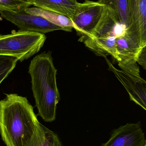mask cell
<instances>
[{"label":"cell","instance_id":"obj_8","mask_svg":"<svg viewBox=\"0 0 146 146\" xmlns=\"http://www.w3.org/2000/svg\"><path fill=\"white\" fill-rule=\"evenodd\" d=\"M146 139L140 122L127 123L114 129L101 146H145Z\"/></svg>","mask_w":146,"mask_h":146},{"label":"cell","instance_id":"obj_13","mask_svg":"<svg viewBox=\"0 0 146 146\" xmlns=\"http://www.w3.org/2000/svg\"><path fill=\"white\" fill-rule=\"evenodd\" d=\"M101 4L108 6L115 13L120 23L128 25L127 0H98Z\"/></svg>","mask_w":146,"mask_h":146},{"label":"cell","instance_id":"obj_10","mask_svg":"<svg viewBox=\"0 0 146 146\" xmlns=\"http://www.w3.org/2000/svg\"><path fill=\"white\" fill-rule=\"evenodd\" d=\"M79 2L77 0H34V7L72 17Z\"/></svg>","mask_w":146,"mask_h":146},{"label":"cell","instance_id":"obj_4","mask_svg":"<svg viewBox=\"0 0 146 146\" xmlns=\"http://www.w3.org/2000/svg\"><path fill=\"white\" fill-rule=\"evenodd\" d=\"M105 5L98 2L85 0L78 3L74 14L71 18L80 37L79 41L91 37L97 27L104 12Z\"/></svg>","mask_w":146,"mask_h":146},{"label":"cell","instance_id":"obj_5","mask_svg":"<svg viewBox=\"0 0 146 146\" xmlns=\"http://www.w3.org/2000/svg\"><path fill=\"white\" fill-rule=\"evenodd\" d=\"M0 14L2 18L13 23L21 31L42 34L59 30L69 32L66 28L56 25L41 16L28 13L25 10L17 13L3 11Z\"/></svg>","mask_w":146,"mask_h":146},{"label":"cell","instance_id":"obj_14","mask_svg":"<svg viewBox=\"0 0 146 146\" xmlns=\"http://www.w3.org/2000/svg\"><path fill=\"white\" fill-rule=\"evenodd\" d=\"M34 0H0V13H19L34 5Z\"/></svg>","mask_w":146,"mask_h":146},{"label":"cell","instance_id":"obj_18","mask_svg":"<svg viewBox=\"0 0 146 146\" xmlns=\"http://www.w3.org/2000/svg\"><path fill=\"white\" fill-rule=\"evenodd\" d=\"M145 146H146V141L145 145Z\"/></svg>","mask_w":146,"mask_h":146},{"label":"cell","instance_id":"obj_15","mask_svg":"<svg viewBox=\"0 0 146 146\" xmlns=\"http://www.w3.org/2000/svg\"><path fill=\"white\" fill-rule=\"evenodd\" d=\"M18 62L15 57L0 56V85L13 72Z\"/></svg>","mask_w":146,"mask_h":146},{"label":"cell","instance_id":"obj_16","mask_svg":"<svg viewBox=\"0 0 146 146\" xmlns=\"http://www.w3.org/2000/svg\"><path fill=\"white\" fill-rule=\"evenodd\" d=\"M44 138L39 146H62L58 135L54 132L44 126Z\"/></svg>","mask_w":146,"mask_h":146},{"label":"cell","instance_id":"obj_9","mask_svg":"<svg viewBox=\"0 0 146 146\" xmlns=\"http://www.w3.org/2000/svg\"><path fill=\"white\" fill-rule=\"evenodd\" d=\"M114 37L86 38L82 41L90 50L99 56L106 57L111 55L117 62L119 61Z\"/></svg>","mask_w":146,"mask_h":146},{"label":"cell","instance_id":"obj_1","mask_svg":"<svg viewBox=\"0 0 146 146\" xmlns=\"http://www.w3.org/2000/svg\"><path fill=\"white\" fill-rule=\"evenodd\" d=\"M44 126L25 97L9 94L0 100V134L6 146H40Z\"/></svg>","mask_w":146,"mask_h":146},{"label":"cell","instance_id":"obj_7","mask_svg":"<svg viewBox=\"0 0 146 146\" xmlns=\"http://www.w3.org/2000/svg\"><path fill=\"white\" fill-rule=\"evenodd\" d=\"M128 33L140 45L146 46V0H127Z\"/></svg>","mask_w":146,"mask_h":146},{"label":"cell","instance_id":"obj_2","mask_svg":"<svg viewBox=\"0 0 146 146\" xmlns=\"http://www.w3.org/2000/svg\"><path fill=\"white\" fill-rule=\"evenodd\" d=\"M28 73L38 115L47 122L54 121L60 94L56 82L57 70L51 52L35 56L31 61Z\"/></svg>","mask_w":146,"mask_h":146},{"label":"cell","instance_id":"obj_12","mask_svg":"<svg viewBox=\"0 0 146 146\" xmlns=\"http://www.w3.org/2000/svg\"><path fill=\"white\" fill-rule=\"evenodd\" d=\"M117 22L119 21L115 13L111 8L105 5L101 19L92 35L87 38L110 36L113 26Z\"/></svg>","mask_w":146,"mask_h":146},{"label":"cell","instance_id":"obj_17","mask_svg":"<svg viewBox=\"0 0 146 146\" xmlns=\"http://www.w3.org/2000/svg\"><path fill=\"white\" fill-rule=\"evenodd\" d=\"M137 63L146 70V46L140 51L137 57Z\"/></svg>","mask_w":146,"mask_h":146},{"label":"cell","instance_id":"obj_11","mask_svg":"<svg viewBox=\"0 0 146 146\" xmlns=\"http://www.w3.org/2000/svg\"><path fill=\"white\" fill-rule=\"evenodd\" d=\"M25 11L30 14L41 16L56 25L68 29L69 32L74 28L71 19L65 15L36 7L27 8Z\"/></svg>","mask_w":146,"mask_h":146},{"label":"cell","instance_id":"obj_6","mask_svg":"<svg viewBox=\"0 0 146 146\" xmlns=\"http://www.w3.org/2000/svg\"><path fill=\"white\" fill-rule=\"evenodd\" d=\"M109 69L127 92L130 100L133 101L146 111V80L140 75H135L119 70L115 67L110 61L105 57Z\"/></svg>","mask_w":146,"mask_h":146},{"label":"cell","instance_id":"obj_3","mask_svg":"<svg viewBox=\"0 0 146 146\" xmlns=\"http://www.w3.org/2000/svg\"><path fill=\"white\" fill-rule=\"evenodd\" d=\"M44 34L19 30L0 34V56H12L22 62L36 54L46 41Z\"/></svg>","mask_w":146,"mask_h":146}]
</instances>
